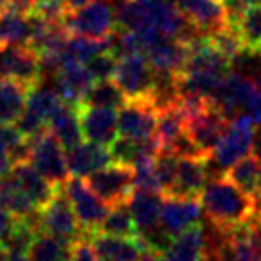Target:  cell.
<instances>
[{
  "label": "cell",
  "mask_w": 261,
  "mask_h": 261,
  "mask_svg": "<svg viewBox=\"0 0 261 261\" xmlns=\"http://www.w3.org/2000/svg\"><path fill=\"white\" fill-rule=\"evenodd\" d=\"M200 204L215 229H229L257 220L261 211V200L240 190L225 175L206 182L200 193Z\"/></svg>",
  "instance_id": "cell-1"
},
{
  "label": "cell",
  "mask_w": 261,
  "mask_h": 261,
  "mask_svg": "<svg viewBox=\"0 0 261 261\" xmlns=\"http://www.w3.org/2000/svg\"><path fill=\"white\" fill-rule=\"evenodd\" d=\"M63 25L70 34L108 40L116 31V11L108 0H91L90 4L77 11H68L63 18Z\"/></svg>",
  "instance_id": "cell-2"
},
{
  "label": "cell",
  "mask_w": 261,
  "mask_h": 261,
  "mask_svg": "<svg viewBox=\"0 0 261 261\" xmlns=\"http://www.w3.org/2000/svg\"><path fill=\"white\" fill-rule=\"evenodd\" d=\"M38 224L41 232H47L70 243H75L79 238L86 236L81 229L77 215L63 190V185L58 188L54 197L38 210Z\"/></svg>",
  "instance_id": "cell-3"
},
{
  "label": "cell",
  "mask_w": 261,
  "mask_h": 261,
  "mask_svg": "<svg viewBox=\"0 0 261 261\" xmlns=\"http://www.w3.org/2000/svg\"><path fill=\"white\" fill-rule=\"evenodd\" d=\"M254 127L256 125L245 115H238L231 120L225 133L210 154V160L213 161L215 167L225 172L236 161L249 156L250 150L254 149Z\"/></svg>",
  "instance_id": "cell-4"
},
{
  "label": "cell",
  "mask_w": 261,
  "mask_h": 261,
  "mask_svg": "<svg viewBox=\"0 0 261 261\" xmlns=\"http://www.w3.org/2000/svg\"><path fill=\"white\" fill-rule=\"evenodd\" d=\"M127 100L130 98H150L156 88L158 72L152 68L143 54H130L118 58V65L113 77Z\"/></svg>",
  "instance_id": "cell-5"
},
{
  "label": "cell",
  "mask_w": 261,
  "mask_h": 261,
  "mask_svg": "<svg viewBox=\"0 0 261 261\" xmlns=\"http://www.w3.org/2000/svg\"><path fill=\"white\" fill-rule=\"evenodd\" d=\"M29 161L47 181L56 186L65 185L66 179L70 177L65 147L52 135L50 129L31 140Z\"/></svg>",
  "instance_id": "cell-6"
},
{
  "label": "cell",
  "mask_w": 261,
  "mask_h": 261,
  "mask_svg": "<svg viewBox=\"0 0 261 261\" xmlns=\"http://www.w3.org/2000/svg\"><path fill=\"white\" fill-rule=\"evenodd\" d=\"M86 182L109 207L127 204L135 190V168L123 163H111L88 175Z\"/></svg>",
  "instance_id": "cell-7"
},
{
  "label": "cell",
  "mask_w": 261,
  "mask_h": 261,
  "mask_svg": "<svg viewBox=\"0 0 261 261\" xmlns=\"http://www.w3.org/2000/svg\"><path fill=\"white\" fill-rule=\"evenodd\" d=\"M63 190H65L66 197H68L70 204L75 211L77 220H79L84 234L90 236L97 232L111 207L95 195L93 190L88 186V182L83 177L70 175L63 185Z\"/></svg>",
  "instance_id": "cell-8"
},
{
  "label": "cell",
  "mask_w": 261,
  "mask_h": 261,
  "mask_svg": "<svg viewBox=\"0 0 261 261\" xmlns=\"http://www.w3.org/2000/svg\"><path fill=\"white\" fill-rule=\"evenodd\" d=\"M158 108L150 98H130L118 109V136L145 142L156 136Z\"/></svg>",
  "instance_id": "cell-9"
},
{
  "label": "cell",
  "mask_w": 261,
  "mask_h": 261,
  "mask_svg": "<svg viewBox=\"0 0 261 261\" xmlns=\"http://www.w3.org/2000/svg\"><path fill=\"white\" fill-rule=\"evenodd\" d=\"M0 77L33 88L43 79L40 56L29 45H0Z\"/></svg>",
  "instance_id": "cell-10"
},
{
  "label": "cell",
  "mask_w": 261,
  "mask_h": 261,
  "mask_svg": "<svg viewBox=\"0 0 261 261\" xmlns=\"http://www.w3.org/2000/svg\"><path fill=\"white\" fill-rule=\"evenodd\" d=\"M229 123L231 120L218 109L215 102H211L206 109L186 118V135L204 156L210 158L211 150L222 138Z\"/></svg>",
  "instance_id": "cell-11"
},
{
  "label": "cell",
  "mask_w": 261,
  "mask_h": 261,
  "mask_svg": "<svg viewBox=\"0 0 261 261\" xmlns=\"http://www.w3.org/2000/svg\"><path fill=\"white\" fill-rule=\"evenodd\" d=\"M199 33L213 34L232 25L224 0H172Z\"/></svg>",
  "instance_id": "cell-12"
},
{
  "label": "cell",
  "mask_w": 261,
  "mask_h": 261,
  "mask_svg": "<svg viewBox=\"0 0 261 261\" xmlns=\"http://www.w3.org/2000/svg\"><path fill=\"white\" fill-rule=\"evenodd\" d=\"M83 136L88 142L109 147L118 138V113L109 108L77 106Z\"/></svg>",
  "instance_id": "cell-13"
},
{
  "label": "cell",
  "mask_w": 261,
  "mask_h": 261,
  "mask_svg": "<svg viewBox=\"0 0 261 261\" xmlns=\"http://www.w3.org/2000/svg\"><path fill=\"white\" fill-rule=\"evenodd\" d=\"M202 215L199 197H165L161 210V229L170 238L197 225Z\"/></svg>",
  "instance_id": "cell-14"
},
{
  "label": "cell",
  "mask_w": 261,
  "mask_h": 261,
  "mask_svg": "<svg viewBox=\"0 0 261 261\" xmlns=\"http://www.w3.org/2000/svg\"><path fill=\"white\" fill-rule=\"evenodd\" d=\"M206 156H177V174L172 190L165 197H199L207 182Z\"/></svg>",
  "instance_id": "cell-15"
},
{
  "label": "cell",
  "mask_w": 261,
  "mask_h": 261,
  "mask_svg": "<svg viewBox=\"0 0 261 261\" xmlns=\"http://www.w3.org/2000/svg\"><path fill=\"white\" fill-rule=\"evenodd\" d=\"M52 79H54V86L61 95L63 102L72 106L83 104L84 95L95 83L86 65L77 61H63Z\"/></svg>",
  "instance_id": "cell-16"
},
{
  "label": "cell",
  "mask_w": 261,
  "mask_h": 261,
  "mask_svg": "<svg viewBox=\"0 0 261 261\" xmlns=\"http://www.w3.org/2000/svg\"><path fill=\"white\" fill-rule=\"evenodd\" d=\"M88 238L93 243L98 261H138L142 254L149 249L142 236L123 238V236L93 232Z\"/></svg>",
  "instance_id": "cell-17"
},
{
  "label": "cell",
  "mask_w": 261,
  "mask_h": 261,
  "mask_svg": "<svg viewBox=\"0 0 261 261\" xmlns=\"http://www.w3.org/2000/svg\"><path fill=\"white\" fill-rule=\"evenodd\" d=\"M165 195L160 192H149V190L135 188L130 193L127 206L135 217L136 225L140 229V236L161 227V210H163Z\"/></svg>",
  "instance_id": "cell-18"
},
{
  "label": "cell",
  "mask_w": 261,
  "mask_h": 261,
  "mask_svg": "<svg viewBox=\"0 0 261 261\" xmlns=\"http://www.w3.org/2000/svg\"><path fill=\"white\" fill-rule=\"evenodd\" d=\"M66 163H68L70 175L86 179L93 172L108 167L113 163L109 149L93 142H81L79 145L66 150Z\"/></svg>",
  "instance_id": "cell-19"
},
{
  "label": "cell",
  "mask_w": 261,
  "mask_h": 261,
  "mask_svg": "<svg viewBox=\"0 0 261 261\" xmlns=\"http://www.w3.org/2000/svg\"><path fill=\"white\" fill-rule=\"evenodd\" d=\"M190 56V45L185 40L161 36L145 52V58L156 72L175 73L185 66Z\"/></svg>",
  "instance_id": "cell-20"
},
{
  "label": "cell",
  "mask_w": 261,
  "mask_h": 261,
  "mask_svg": "<svg viewBox=\"0 0 261 261\" xmlns=\"http://www.w3.org/2000/svg\"><path fill=\"white\" fill-rule=\"evenodd\" d=\"M160 257L161 261H206V236L202 225H192L174 236L160 252Z\"/></svg>",
  "instance_id": "cell-21"
},
{
  "label": "cell",
  "mask_w": 261,
  "mask_h": 261,
  "mask_svg": "<svg viewBox=\"0 0 261 261\" xmlns=\"http://www.w3.org/2000/svg\"><path fill=\"white\" fill-rule=\"evenodd\" d=\"M48 129L61 142L65 150H70L72 147L79 145L84 136H83V129H81L79 109H77V106L63 102L56 109L52 118L48 120Z\"/></svg>",
  "instance_id": "cell-22"
},
{
  "label": "cell",
  "mask_w": 261,
  "mask_h": 261,
  "mask_svg": "<svg viewBox=\"0 0 261 261\" xmlns=\"http://www.w3.org/2000/svg\"><path fill=\"white\" fill-rule=\"evenodd\" d=\"M11 175L20 182V186L29 193V197L36 202L38 207H43L45 204L54 197V193L58 192V188H59V186L52 185L50 181H47V179L31 165V161L16 163L11 170Z\"/></svg>",
  "instance_id": "cell-23"
},
{
  "label": "cell",
  "mask_w": 261,
  "mask_h": 261,
  "mask_svg": "<svg viewBox=\"0 0 261 261\" xmlns=\"http://www.w3.org/2000/svg\"><path fill=\"white\" fill-rule=\"evenodd\" d=\"M0 207L8 210L16 218H29L40 210L11 174L0 179Z\"/></svg>",
  "instance_id": "cell-24"
},
{
  "label": "cell",
  "mask_w": 261,
  "mask_h": 261,
  "mask_svg": "<svg viewBox=\"0 0 261 261\" xmlns=\"http://www.w3.org/2000/svg\"><path fill=\"white\" fill-rule=\"evenodd\" d=\"M29 86L0 77V123H15L27 106Z\"/></svg>",
  "instance_id": "cell-25"
},
{
  "label": "cell",
  "mask_w": 261,
  "mask_h": 261,
  "mask_svg": "<svg viewBox=\"0 0 261 261\" xmlns=\"http://www.w3.org/2000/svg\"><path fill=\"white\" fill-rule=\"evenodd\" d=\"M224 175L231 182H234L240 190L261 200V163L256 154L254 156L249 154L236 161L232 167L224 172Z\"/></svg>",
  "instance_id": "cell-26"
},
{
  "label": "cell",
  "mask_w": 261,
  "mask_h": 261,
  "mask_svg": "<svg viewBox=\"0 0 261 261\" xmlns=\"http://www.w3.org/2000/svg\"><path fill=\"white\" fill-rule=\"evenodd\" d=\"M72 250L73 243L59 240L47 232H38L27 250V257L31 261H70Z\"/></svg>",
  "instance_id": "cell-27"
},
{
  "label": "cell",
  "mask_w": 261,
  "mask_h": 261,
  "mask_svg": "<svg viewBox=\"0 0 261 261\" xmlns=\"http://www.w3.org/2000/svg\"><path fill=\"white\" fill-rule=\"evenodd\" d=\"M61 104H63V98H61V95L58 93L54 84H47L40 81V83L34 84L29 90L25 109L33 113V115L40 116L43 122L48 123V120L52 118L56 109Z\"/></svg>",
  "instance_id": "cell-28"
},
{
  "label": "cell",
  "mask_w": 261,
  "mask_h": 261,
  "mask_svg": "<svg viewBox=\"0 0 261 261\" xmlns=\"http://www.w3.org/2000/svg\"><path fill=\"white\" fill-rule=\"evenodd\" d=\"M97 232H104V234L113 236H123V238H138L140 229L136 225V220L130 213L127 204H118L109 210L106 218L102 220L100 227Z\"/></svg>",
  "instance_id": "cell-29"
},
{
  "label": "cell",
  "mask_w": 261,
  "mask_h": 261,
  "mask_svg": "<svg viewBox=\"0 0 261 261\" xmlns=\"http://www.w3.org/2000/svg\"><path fill=\"white\" fill-rule=\"evenodd\" d=\"M31 18L13 11L0 13V45H29Z\"/></svg>",
  "instance_id": "cell-30"
},
{
  "label": "cell",
  "mask_w": 261,
  "mask_h": 261,
  "mask_svg": "<svg viewBox=\"0 0 261 261\" xmlns=\"http://www.w3.org/2000/svg\"><path fill=\"white\" fill-rule=\"evenodd\" d=\"M125 95L118 88V84L113 79L95 81L88 93L84 95V100L81 106H91V108H109L120 109L125 104Z\"/></svg>",
  "instance_id": "cell-31"
},
{
  "label": "cell",
  "mask_w": 261,
  "mask_h": 261,
  "mask_svg": "<svg viewBox=\"0 0 261 261\" xmlns=\"http://www.w3.org/2000/svg\"><path fill=\"white\" fill-rule=\"evenodd\" d=\"M108 50V40H95V38L70 34L63 50V61H77L86 65L93 56Z\"/></svg>",
  "instance_id": "cell-32"
},
{
  "label": "cell",
  "mask_w": 261,
  "mask_h": 261,
  "mask_svg": "<svg viewBox=\"0 0 261 261\" xmlns=\"http://www.w3.org/2000/svg\"><path fill=\"white\" fill-rule=\"evenodd\" d=\"M240 36L245 43L247 52L256 54L261 45V4H252L245 9L242 16L236 22Z\"/></svg>",
  "instance_id": "cell-33"
},
{
  "label": "cell",
  "mask_w": 261,
  "mask_h": 261,
  "mask_svg": "<svg viewBox=\"0 0 261 261\" xmlns=\"http://www.w3.org/2000/svg\"><path fill=\"white\" fill-rule=\"evenodd\" d=\"M154 174H156L161 193L167 195L174 186L175 174H177V156L168 150H161L154 161Z\"/></svg>",
  "instance_id": "cell-34"
},
{
  "label": "cell",
  "mask_w": 261,
  "mask_h": 261,
  "mask_svg": "<svg viewBox=\"0 0 261 261\" xmlns=\"http://www.w3.org/2000/svg\"><path fill=\"white\" fill-rule=\"evenodd\" d=\"M116 65H118V56L113 54L111 50H104L100 54L93 56L86 63V68L90 70L91 77L95 81H106L115 77Z\"/></svg>",
  "instance_id": "cell-35"
},
{
  "label": "cell",
  "mask_w": 261,
  "mask_h": 261,
  "mask_svg": "<svg viewBox=\"0 0 261 261\" xmlns=\"http://www.w3.org/2000/svg\"><path fill=\"white\" fill-rule=\"evenodd\" d=\"M36 13L52 22H63L65 15L68 13L66 0H38Z\"/></svg>",
  "instance_id": "cell-36"
},
{
  "label": "cell",
  "mask_w": 261,
  "mask_h": 261,
  "mask_svg": "<svg viewBox=\"0 0 261 261\" xmlns=\"http://www.w3.org/2000/svg\"><path fill=\"white\" fill-rule=\"evenodd\" d=\"M70 261H98L95 247L88 236H83V238H79L73 243L72 259Z\"/></svg>",
  "instance_id": "cell-37"
},
{
  "label": "cell",
  "mask_w": 261,
  "mask_h": 261,
  "mask_svg": "<svg viewBox=\"0 0 261 261\" xmlns=\"http://www.w3.org/2000/svg\"><path fill=\"white\" fill-rule=\"evenodd\" d=\"M15 222H16V217H13L4 207H0V243L9 234V231H11V227L15 225Z\"/></svg>",
  "instance_id": "cell-38"
},
{
  "label": "cell",
  "mask_w": 261,
  "mask_h": 261,
  "mask_svg": "<svg viewBox=\"0 0 261 261\" xmlns=\"http://www.w3.org/2000/svg\"><path fill=\"white\" fill-rule=\"evenodd\" d=\"M13 167H15V163H13L11 154H9L4 147H0V179L11 174Z\"/></svg>",
  "instance_id": "cell-39"
},
{
  "label": "cell",
  "mask_w": 261,
  "mask_h": 261,
  "mask_svg": "<svg viewBox=\"0 0 261 261\" xmlns=\"http://www.w3.org/2000/svg\"><path fill=\"white\" fill-rule=\"evenodd\" d=\"M91 0H66V9L68 11H77V9L84 8L86 4H90Z\"/></svg>",
  "instance_id": "cell-40"
},
{
  "label": "cell",
  "mask_w": 261,
  "mask_h": 261,
  "mask_svg": "<svg viewBox=\"0 0 261 261\" xmlns=\"http://www.w3.org/2000/svg\"><path fill=\"white\" fill-rule=\"evenodd\" d=\"M138 261H161V257H160V252H156V250L147 249L145 252L142 254V257H140Z\"/></svg>",
  "instance_id": "cell-41"
},
{
  "label": "cell",
  "mask_w": 261,
  "mask_h": 261,
  "mask_svg": "<svg viewBox=\"0 0 261 261\" xmlns=\"http://www.w3.org/2000/svg\"><path fill=\"white\" fill-rule=\"evenodd\" d=\"M8 261H31V259L27 257V254H9Z\"/></svg>",
  "instance_id": "cell-42"
},
{
  "label": "cell",
  "mask_w": 261,
  "mask_h": 261,
  "mask_svg": "<svg viewBox=\"0 0 261 261\" xmlns=\"http://www.w3.org/2000/svg\"><path fill=\"white\" fill-rule=\"evenodd\" d=\"M254 152H256L257 160H259V163H261V133H259V140L254 143Z\"/></svg>",
  "instance_id": "cell-43"
},
{
  "label": "cell",
  "mask_w": 261,
  "mask_h": 261,
  "mask_svg": "<svg viewBox=\"0 0 261 261\" xmlns=\"http://www.w3.org/2000/svg\"><path fill=\"white\" fill-rule=\"evenodd\" d=\"M9 259V252L6 250V247L0 243V261H8Z\"/></svg>",
  "instance_id": "cell-44"
},
{
  "label": "cell",
  "mask_w": 261,
  "mask_h": 261,
  "mask_svg": "<svg viewBox=\"0 0 261 261\" xmlns=\"http://www.w3.org/2000/svg\"><path fill=\"white\" fill-rule=\"evenodd\" d=\"M256 54H257V56H259V58H261V45H259V48H257V52H256Z\"/></svg>",
  "instance_id": "cell-45"
},
{
  "label": "cell",
  "mask_w": 261,
  "mask_h": 261,
  "mask_svg": "<svg viewBox=\"0 0 261 261\" xmlns=\"http://www.w3.org/2000/svg\"><path fill=\"white\" fill-rule=\"evenodd\" d=\"M257 222H259V225H261V211H259V215H257Z\"/></svg>",
  "instance_id": "cell-46"
},
{
  "label": "cell",
  "mask_w": 261,
  "mask_h": 261,
  "mask_svg": "<svg viewBox=\"0 0 261 261\" xmlns=\"http://www.w3.org/2000/svg\"><path fill=\"white\" fill-rule=\"evenodd\" d=\"M254 2H256V4H261V0H254Z\"/></svg>",
  "instance_id": "cell-47"
}]
</instances>
